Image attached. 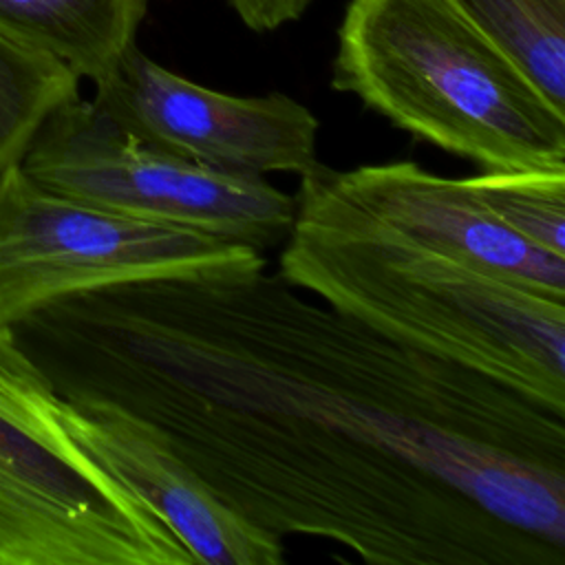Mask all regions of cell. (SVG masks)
I'll return each mask as SVG.
<instances>
[{
  "mask_svg": "<svg viewBox=\"0 0 565 565\" xmlns=\"http://www.w3.org/2000/svg\"><path fill=\"white\" fill-rule=\"evenodd\" d=\"M0 324V565H194L161 516L64 426Z\"/></svg>",
  "mask_w": 565,
  "mask_h": 565,
  "instance_id": "cell-4",
  "label": "cell"
},
{
  "mask_svg": "<svg viewBox=\"0 0 565 565\" xmlns=\"http://www.w3.org/2000/svg\"><path fill=\"white\" fill-rule=\"evenodd\" d=\"M11 331L60 397L146 419L282 541L371 565H565V413L267 265L73 294Z\"/></svg>",
  "mask_w": 565,
  "mask_h": 565,
  "instance_id": "cell-1",
  "label": "cell"
},
{
  "mask_svg": "<svg viewBox=\"0 0 565 565\" xmlns=\"http://www.w3.org/2000/svg\"><path fill=\"white\" fill-rule=\"evenodd\" d=\"M311 0H227L241 22L256 31H276L287 22L298 20Z\"/></svg>",
  "mask_w": 565,
  "mask_h": 565,
  "instance_id": "cell-14",
  "label": "cell"
},
{
  "mask_svg": "<svg viewBox=\"0 0 565 565\" xmlns=\"http://www.w3.org/2000/svg\"><path fill=\"white\" fill-rule=\"evenodd\" d=\"M278 271L382 335L565 413V300L455 258L305 221Z\"/></svg>",
  "mask_w": 565,
  "mask_h": 565,
  "instance_id": "cell-2",
  "label": "cell"
},
{
  "mask_svg": "<svg viewBox=\"0 0 565 565\" xmlns=\"http://www.w3.org/2000/svg\"><path fill=\"white\" fill-rule=\"evenodd\" d=\"M93 104L128 135L196 163L305 174L318 163V117L285 93L241 97L190 82L137 42L95 84Z\"/></svg>",
  "mask_w": 565,
  "mask_h": 565,
  "instance_id": "cell-8",
  "label": "cell"
},
{
  "mask_svg": "<svg viewBox=\"0 0 565 565\" xmlns=\"http://www.w3.org/2000/svg\"><path fill=\"white\" fill-rule=\"evenodd\" d=\"M565 110V0H448Z\"/></svg>",
  "mask_w": 565,
  "mask_h": 565,
  "instance_id": "cell-12",
  "label": "cell"
},
{
  "mask_svg": "<svg viewBox=\"0 0 565 565\" xmlns=\"http://www.w3.org/2000/svg\"><path fill=\"white\" fill-rule=\"evenodd\" d=\"M260 265L249 245L82 203L22 166L0 177V324L82 291Z\"/></svg>",
  "mask_w": 565,
  "mask_h": 565,
  "instance_id": "cell-6",
  "label": "cell"
},
{
  "mask_svg": "<svg viewBox=\"0 0 565 565\" xmlns=\"http://www.w3.org/2000/svg\"><path fill=\"white\" fill-rule=\"evenodd\" d=\"M463 181L508 230L565 256V168H492Z\"/></svg>",
  "mask_w": 565,
  "mask_h": 565,
  "instance_id": "cell-13",
  "label": "cell"
},
{
  "mask_svg": "<svg viewBox=\"0 0 565 565\" xmlns=\"http://www.w3.org/2000/svg\"><path fill=\"white\" fill-rule=\"evenodd\" d=\"M333 90L492 168H565V110L448 0H349Z\"/></svg>",
  "mask_w": 565,
  "mask_h": 565,
  "instance_id": "cell-3",
  "label": "cell"
},
{
  "mask_svg": "<svg viewBox=\"0 0 565 565\" xmlns=\"http://www.w3.org/2000/svg\"><path fill=\"white\" fill-rule=\"evenodd\" d=\"M296 221L342 234L435 252L539 294L565 300V256L545 252L499 223L463 179L413 161L300 174Z\"/></svg>",
  "mask_w": 565,
  "mask_h": 565,
  "instance_id": "cell-7",
  "label": "cell"
},
{
  "mask_svg": "<svg viewBox=\"0 0 565 565\" xmlns=\"http://www.w3.org/2000/svg\"><path fill=\"white\" fill-rule=\"evenodd\" d=\"M79 82L55 55L0 31V177L22 163L42 124L79 95Z\"/></svg>",
  "mask_w": 565,
  "mask_h": 565,
  "instance_id": "cell-11",
  "label": "cell"
},
{
  "mask_svg": "<svg viewBox=\"0 0 565 565\" xmlns=\"http://www.w3.org/2000/svg\"><path fill=\"white\" fill-rule=\"evenodd\" d=\"M20 166L35 183L82 203L258 252L280 247L296 214L294 196L265 177L210 168L146 143L82 95L42 124Z\"/></svg>",
  "mask_w": 565,
  "mask_h": 565,
  "instance_id": "cell-5",
  "label": "cell"
},
{
  "mask_svg": "<svg viewBox=\"0 0 565 565\" xmlns=\"http://www.w3.org/2000/svg\"><path fill=\"white\" fill-rule=\"evenodd\" d=\"M68 433L177 534L194 565H280L285 541L230 508L146 419L106 404L62 397Z\"/></svg>",
  "mask_w": 565,
  "mask_h": 565,
  "instance_id": "cell-9",
  "label": "cell"
},
{
  "mask_svg": "<svg viewBox=\"0 0 565 565\" xmlns=\"http://www.w3.org/2000/svg\"><path fill=\"white\" fill-rule=\"evenodd\" d=\"M148 0H0V31L102 79L135 44Z\"/></svg>",
  "mask_w": 565,
  "mask_h": 565,
  "instance_id": "cell-10",
  "label": "cell"
}]
</instances>
